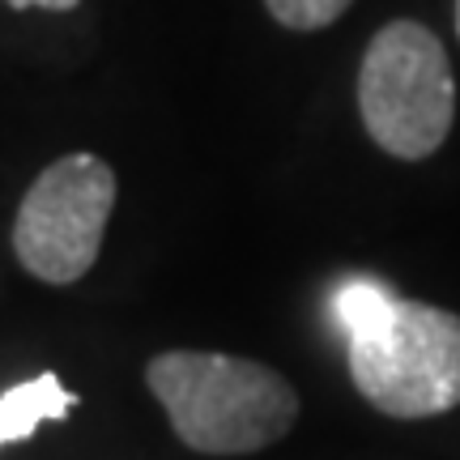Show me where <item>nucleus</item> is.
Instances as JSON below:
<instances>
[{"label": "nucleus", "instance_id": "5", "mask_svg": "<svg viewBox=\"0 0 460 460\" xmlns=\"http://www.w3.org/2000/svg\"><path fill=\"white\" fill-rule=\"evenodd\" d=\"M77 405V396L68 393L56 371L13 384L9 393H0V447L17 444V439H31L43 422H60L68 418Z\"/></svg>", "mask_w": 460, "mask_h": 460}, {"label": "nucleus", "instance_id": "3", "mask_svg": "<svg viewBox=\"0 0 460 460\" xmlns=\"http://www.w3.org/2000/svg\"><path fill=\"white\" fill-rule=\"evenodd\" d=\"M349 379L379 413L413 422L460 405V315L396 298L384 324L349 337Z\"/></svg>", "mask_w": 460, "mask_h": 460}, {"label": "nucleus", "instance_id": "8", "mask_svg": "<svg viewBox=\"0 0 460 460\" xmlns=\"http://www.w3.org/2000/svg\"><path fill=\"white\" fill-rule=\"evenodd\" d=\"M4 4H13V9H51V13H68V9H77L82 0H4Z\"/></svg>", "mask_w": 460, "mask_h": 460}, {"label": "nucleus", "instance_id": "1", "mask_svg": "<svg viewBox=\"0 0 460 460\" xmlns=\"http://www.w3.org/2000/svg\"><path fill=\"white\" fill-rule=\"evenodd\" d=\"M149 393L180 444L205 456H247L278 444L298 418L290 379L256 358L166 349L146 367Z\"/></svg>", "mask_w": 460, "mask_h": 460}, {"label": "nucleus", "instance_id": "9", "mask_svg": "<svg viewBox=\"0 0 460 460\" xmlns=\"http://www.w3.org/2000/svg\"><path fill=\"white\" fill-rule=\"evenodd\" d=\"M456 34H460V0H456Z\"/></svg>", "mask_w": 460, "mask_h": 460}, {"label": "nucleus", "instance_id": "6", "mask_svg": "<svg viewBox=\"0 0 460 460\" xmlns=\"http://www.w3.org/2000/svg\"><path fill=\"white\" fill-rule=\"evenodd\" d=\"M396 290L384 286L379 278H345L337 290H332V315L345 329V337H358V332H371L376 324L388 320V312L396 307Z\"/></svg>", "mask_w": 460, "mask_h": 460}, {"label": "nucleus", "instance_id": "2", "mask_svg": "<svg viewBox=\"0 0 460 460\" xmlns=\"http://www.w3.org/2000/svg\"><path fill=\"white\" fill-rule=\"evenodd\" d=\"M358 111L384 154L422 163L456 124V77L444 43L413 17L388 22L358 68Z\"/></svg>", "mask_w": 460, "mask_h": 460}, {"label": "nucleus", "instance_id": "4", "mask_svg": "<svg viewBox=\"0 0 460 460\" xmlns=\"http://www.w3.org/2000/svg\"><path fill=\"white\" fill-rule=\"evenodd\" d=\"M115 192V171L99 154H65L43 166L17 205L13 252L22 269L48 286L82 281L102 252Z\"/></svg>", "mask_w": 460, "mask_h": 460}, {"label": "nucleus", "instance_id": "7", "mask_svg": "<svg viewBox=\"0 0 460 460\" xmlns=\"http://www.w3.org/2000/svg\"><path fill=\"white\" fill-rule=\"evenodd\" d=\"M264 4L286 31H324L354 0H264Z\"/></svg>", "mask_w": 460, "mask_h": 460}]
</instances>
